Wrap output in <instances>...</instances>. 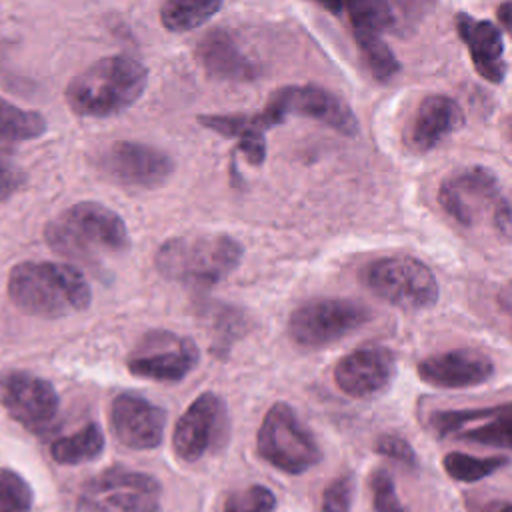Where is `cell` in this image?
Segmentation results:
<instances>
[{
    "label": "cell",
    "instance_id": "6da1fadb",
    "mask_svg": "<svg viewBox=\"0 0 512 512\" xmlns=\"http://www.w3.org/2000/svg\"><path fill=\"white\" fill-rule=\"evenodd\" d=\"M8 296L30 316L62 318L86 310L92 290L82 272L70 264L26 260L10 270Z\"/></svg>",
    "mask_w": 512,
    "mask_h": 512
},
{
    "label": "cell",
    "instance_id": "7a4b0ae2",
    "mask_svg": "<svg viewBox=\"0 0 512 512\" xmlns=\"http://www.w3.org/2000/svg\"><path fill=\"white\" fill-rule=\"evenodd\" d=\"M148 70L132 56H106L76 74L66 86V102L78 116L106 118L132 106L144 92Z\"/></svg>",
    "mask_w": 512,
    "mask_h": 512
},
{
    "label": "cell",
    "instance_id": "3957f363",
    "mask_svg": "<svg viewBox=\"0 0 512 512\" xmlns=\"http://www.w3.org/2000/svg\"><path fill=\"white\" fill-rule=\"evenodd\" d=\"M44 238L54 252L82 262L120 254L130 246L124 220L100 202H78L66 208L46 224Z\"/></svg>",
    "mask_w": 512,
    "mask_h": 512
},
{
    "label": "cell",
    "instance_id": "277c9868",
    "mask_svg": "<svg viewBox=\"0 0 512 512\" xmlns=\"http://www.w3.org/2000/svg\"><path fill=\"white\" fill-rule=\"evenodd\" d=\"M242 258V246L228 234H186L168 238L154 256L158 272L188 286H214Z\"/></svg>",
    "mask_w": 512,
    "mask_h": 512
},
{
    "label": "cell",
    "instance_id": "5b68a950",
    "mask_svg": "<svg viewBox=\"0 0 512 512\" xmlns=\"http://www.w3.org/2000/svg\"><path fill=\"white\" fill-rule=\"evenodd\" d=\"M256 448L270 466L294 476L304 474L322 458L314 434L286 402H276L268 408L256 436Z\"/></svg>",
    "mask_w": 512,
    "mask_h": 512
},
{
    "label": "cell",
    "instance_id": "8992f818",
    "mask_svg": "<svg viewBox=\"0 0 512 512\" xmlns=\"http://www.w3.org/2000/svg\"><path fill=\"white\" fill-rule=\"evenodd\" d=\"M360 278L372 294L402 310L430 308L440 294L434 272L410 256L372 260L362 268Z\"/></svg>",
    "mask_w": 512,
    "mask_h": 512
},
{
    "label": "cell",
    "instance_id": "52a82bcc",
    "mask_svg": "<svg viewBox=\"0 0 512 512\" xmlns=\"http://www.w3.org/2000/svg\"><path fill=\"white\" fill-rule=\"evenodd\" d=\"M160 484L144 472L106 468L84 482L78 496L80 512H160Z\"/></svg>",
    "mask_w": 512,
    "mask_h": 512
},
{
    "label": "cell",
    "instance_id": "ba28073f",
    "mask_svg": "<svg viewBox=\"0 0 512 512\" xmlns=\"http://www.w3.org/2000/svg\"><path fill=\"white\" fill-rule=\"evenodd\" d=\"M370 318L372 312L362 302L350 298L310 300L290 314L288 336L296 346L314 350L362 328Z\"/></svg>",
    "mask_w": 512,
    "mask_h": 512
},
{
    "label": "cell",
    "instance_id": "9c48e42d",
    "mask_svg": "<svg viewBox=\"0 0 512 512\" xmlns=\"http://www.w3.org/2000/svg\"><path fill=\"white\" fill-rule=\"evenodd\" d=\"M288 114L324 122L344 136H354L358 132V120L350 106L334 92L314 84L282 86L270 94L266 106L258 112L266 128L282 124Z\"/></svg>",
    "mask_w": 512,
    "mask_h": 512
},
{
    "label": "cell",
    "instance_id": "30bf717a",
    "mask_svg": "<svg viewBox=\"0 0 512 512\" xmlns=\"http://www.w3.org/2000/svg\"><path fill=\"white\" fill-rule=\"evenodd\" d=\"M200 362V350L188 336L152 330L144 334L126 358L132 376L152 382H180Z\"/></svg>",
    "mask_w": 512,
    "mask_h": 512
},
{
    "label": "cell",
    "instance_id": "8fae6325",
    "mask_svg": "<svg viewBox=\"0 0 512 512\" xmlns=\"http://www.w3.org/2000/svg\"><path fill=\"white\" fill-rule=\"evenodd\" d=\"M98 170L126 188H158L174 172V160L160 148L118 140L100 152Z\"/></svg>",
    "mask_w": 512,
    "mask_h": 512
},
{
    "label": "cell",
    "instance_id": "7c38bea8",
    "mask_svg": "<svg viewBox=\"0 0 512 512\" xmlns=\"http://www.w3.org/2000/svg\"><path fill=\"white\" fill-rule=\"evenodd\" d=\"M58 404V394L48 380L24 370L0 372V406L26 430L44 432L54 422Z\"/></svg>",
    "mask_w": 512,
    "mask_h": 512
},
{
    "label": "cell",
    "instance_id": "4fadbf2b",
    "mask_svg": "<svg viewBox=\"0 0 512 512\" xmlns=\"http://www.w3.org/2000/svg\"><path fill=\"white\" fill-rule=\"evenodd\" d=\"M226 430L228 412L224 400L214 392H202L182 412L174 426V454L184 462H196L222 442Z\"/></svg>",
    "mask_w": 512,
    "mask_h": 512
},
{
    "label": "cell",
    "instance_id": "5bb4252c",
    "mask_svg": "<svg viewBox=\"0 0 512 512\" xmlns=\"http://www.w3.org/2000/svg\"><path fill=\"white\" fill-rule=\"evenodd\" d=\"M502 198L498 176L486 166H468L448 176L438 190V202L462 226H472L488 204Z\"/></svg>",
    "mask_w": 512,
    "mask_h": 512
},
{
    "label": "cell",
    "instance_id": "9a60e30c",
    "mask_svg": "<svg viewBox=\"0 0 512 512\" xmlns=\"http://www.w3.org/2000/svg\"><path fill=\"white\" fill-rule=\"evenodd\" d=\"M396 376V356L384 346H360L334 366L336 386L352 398H372L390 388Z\"/></svg>",
    "mask_w": 512,
    "mask_h": 512
},
{
    "label": "cell",
    "instance_id": "2e32d148",
    "mask_svg": "<svg viewBox=\"0 0 512 512\" xmlns=\"http://www.w3.org/2000/svg\"><path fill=\"white\" fill-rule=\"evenodd\" d=\"M166 412L148 398L122 392L110 404V428L120 444L132 450H152L164 438Z\"/></svg>",
    "mask_w": 512,
    "mask_h": 512
},
{
    "label": "cell",
    "instance_id": "e0dca14e",
    "mask_svg": "<svg viewBox=\"0 0 512 512\" xmlns=\"http://www.w3.org/2000/svg\"><path fill=\"white\" fill-rule=\"evenodd\" d=\"M494 362L474 348H456L422 358L416 366L418 378L434 388H472L494 376Z\"/></svg>",
    "mask_w": 512,
    "mask_h": 512
},
{
    "label": "cell",
    "instance_id": "ac0fdd59",
    "mask_svg": "<svg viewBox=\"0 0 512 512\" xmlns=\"http://www.w3.org/2000/svg\"><path fill=\"white\" fill-rule=\"evenodd\" d=\"M464 124V112L456 100L444 94L424 96L406 124L404 140L412 152L424 154Z\"/></svg>",
    "mask_w": 512,
    "mask_h": 512
},
{
    "label": "cell",
    "instance_id": "d6986e66",
    "mask_svg": "<svg viewBox=\"0 0 512 512\" xmlns=\"http://www.w3.org/2000/svg\"><path fill=\"white\" fill-rule=\"evenodd\" d=\"M458 38L468 46L474 70L488 82L500 84L508 74L504 58V38L490 20H478L468 12L456 14Z\"/></svg>",
    "mask_w": 512,
    "mask_h": 512
},
{
    "label": "cell",
    "instance_id": "ffe728a7",
    "mask_svg": "<svg viewBox=\"0 0 512 512\" xmlns=\"http://www.w3.org/2000/svg\"><path fill=\"white\" fill-rule=\"evenodd\" d=\"M196 58L212 78L250 82L260 74L258 64L240 50L236 38L224 28H212L198 40Z\"/></svg>",
    "mask_w": 512,
    "mask_h": 512
},
{
    "label": "cell",
    "instance_id": "44dd1931",
    "mask_svg": "<svg viewBox=\"0 0 512 512\" xmlns=\"http://www.w3.org/2000/svg\"><path fill=\"white\" fill-rule=\"evenodd\" d=\"M104 450V432L96 422L86 424L70 436H62L52 442L50 454L58 464L74 466L96 460Z\"/></svg>",
    "mask_w": 512,
    "mask_h": 512
},
{
    "label": "cell",
    "instance_id": "7402d4cb",
    "mask_svg": "<svg viewBox=\"0 0 512 512\" xmlns=\"http://www.w3.org/2000/svg\"><path fill=\"white\" fill-rule=\"evenodd\" d=\"M220 8L222 2L170 0L160 6V22L170 32H188L206 24Z\"/></svg>",
    "mask_w": 512,
    "mask_h": 512
},
{
    "label": "cell",
    "instance_id": "603a6c76",
    "mask_svg": "<svg viewBox=\"0 0 512 512\" xmlns=\"http://www.w3.org/2000/svg\"><path fill=\"white\" fill-rule=\"evenodd\" d=\"M46 132V120L34 110H24L0 96V140H34Z\"/></svg>",
    "mask_w": 512,
    "mask_h": 512
},
{
    "label": "cell",
    "instance_id": "cb8c5ba5",
    "mask_svg": "<svg viewBox=\"0 0 512 512\" xmlns=\"http://www.w3.org/2000/svg\"><path fill=\"white\" fill-rule=\"evenodd\" d=\"M360 56L378 82H388L400 72V62L388 44L374 32H354Z\"/></svg>",
    "mask_w": 512,
    "mask_h": 512
},
{
    "label": "cell",
    "instance_id": "d4e9b609",
    "mask_svg": "<svg viewBox=\"0 0 512 512\" xmlns=\"http://www.w3.org/2000/svg\"><path fill=\"white\" fill-rule=\"evenodd\" d=\"M444 472L458 482H478L482 478L492 476L500 468L508 466V456H488L478 458L464 452H448L442 458Z\"/></svg>",
    "mask_w": 512,
    "mask_h": 512
},
{
    "label": "cell",
    "instance_id": "484cf974",
    "mask_svg": "<svg viewBox=\"0 0 512 512\" xmlns=\"http://www.w3.org/2000/svg\"><path fill=\"white\" fill-rule=\"evenodd\" d=\"M332 10H344L350 18V24L354 32H374L380 34L382 30L390 28L394 24V14L390 4L386 2H350V4H338L328 6Z\"/></svg>",
    "mask_w": 512,
    "mask_h": 512
},
{
    "label": "cell",
    "instance_id": "4316f807",
    "mask_svg": "<svg viewBox=\"0 0 512 512\" xmlns=\"http://www.w3.org/2000/svg\"><path fill=\"white\" fill-rule=\"evenodd\" d=\"M510 424V404H502L498 414L482 420L478 426L462 430L454 438L496 448H510Z\"/></svg>",
    "mask_w": 512,
    "mask_h": 512
},
{
    "label": "cell",
    "instance_id": "83f0119b",
    "mask_svg": "<svg viewBox=\"0 0 512 512\" xmlns=\"http://www.w3.org/2000/svg\"><path fill=\"white\" fill-rule=\"evenodd\" d=\"M502 406L490 408H470V410H440L430 416V426L436 430L438 436H456L466 430L470 424H478L494 414H498Z\"/></svg>",
    "mask_w": 512,
    "mask_h": 512
},
{
    "label": "cell",
    "instance_id": "f1b7e54d",
    "mask_svg": "<svg viewBox=\"0 0 512 512\" xmlns=\"http://www.w3.org/2000/svg\"><path fill=\"white\" fill-rule=\"evenodd\" d=\"M32 502L30 484L18 472L0 468V512H30Z\"/></svg>",
    "mask_w": 512,
    "mask_h": 512
},
{
    "label": "cell",
    "instance_id": "f546056e",
    "mask_svg": "<svg viewBox=\"0 0 512 512\" xmlns=\"http://www.w3.org/2000/svg\"><path fill=\"white\" fill-rule=\"evenodd\" d=\"M276 510V496L270 488L262 484H252L244 490L232 492L222 512H274Z\"/></svg>",
    "mask_w": 512,
    "mask_h": 512
},
{
    "label": "cell",
    "instance_id": "4dcf8cb0",
    "mask_svg": "<svg viewBox=\"0 0 512 512\" xmlns=\"http://www.w3.org/2000/svg\"><path fill=\"white\" fill-rule=\"evenodd\" d=\"M370 490H372L374 512H404V508L396 496L394 480L388 470L376 468L370 474Z\"/></svg>",
    "mask_w": 512,
    "mask_h": 512
},
{
    "label": "cell",
    "instance_id": "1f68e13d",
    "mask_svg": "<svg viewBox=\"0 0 512 512\" xmlns=\"http://www.w3.org/2000/svg\"><path fill=\"white\" fill-rule=\"evenodd\" d=\"M352 488L354 482L348 474L330 480L322 492V512H350Z\"/></svg>",
    "mask_w": 512,
    "mask_h": 512
},
{
    "label": "cell",
    "instance_id": "d6a6232c",
    "mask_svg": "<svg viewBox=\"0 0 512 512\" xmlns=\"http://www.w3.org/2000/svg\"><path fill=\"white\" fill-rule=\"evenodd\" d=\"M374 450L382 456H388L400 464H406V466H416V454L412 450V446L396 436V434H382L378 436L376 444H374Z\"/></svg>",
    "mask_w": 512,
    "mask_h": 512
},
{
    "label": "cell",
    "instance_id": "836d02e7",
    "mask_svg": "<svg viewBox=\"0 0 512 512\" xmlns=\"http://www.w3.org/2000/svg\"><path fill=\"white\" fill-rule=\"evenodd\" d=\"M238 148L240 152L246 156V160L252 166H260L266 158V138H264V130H248L246 134H242L238 138Z\"/></svg>",
    "mask_w": 512,
    "mask_h": 512
},
{
    "label": "cell",
    "instance_id": "e575fe53",
    "mask_svg": "<svg viewBox=\"0 0 512 512\" xmlns=\"http://www.w3.org/2000/svg\"><path fill=\"white\" fill-rule=\"evenodd\" d=\"M24 184V172L8 160L6 154H0V202L8 200Z\"/></svg>",
    "mask_w": 512,
    "mask_h": 512
},
{
    "label": "cell",
    "instance_id": "d590c367",
    "mask_svg": "<svg viewBox=\"0 0 512 512\" xmlns=\"http://www.w3.org/2000/svg\"><path fill=\"white\" fill-rule=\"evenodd\" d=\"M492 222H494V228L496 232L504 238V240H510V232H512V220H510V202L506 196H502L496 206L492 208Z\"/></svg>",
    "mask_w": 512,
    "mask_h": 512
},
{
    "label": "cell",
    "instance_id": "8d00e7d4",
    "mask_svg": "<svg viewBox=\"0 0 512 512\" xmlns=\"http://www.w3.org/2000/svg\"><path fill=\"white\" fill-rule=\"evenodd\" d=\"M498 20L504 24L506 30H510V4H502L500 10H498Z\"/></svg>",
    "mask_w": 512,
    "mask_h": 512
},
{
    "label": "cell",
    "instance_id": "74e56055",
    "mask_svg": "<svg viewBox=\"0 0 512 512\" xmlns=\"http://www.w3.org/2000/svg\"><path fill=\"white\" fill-rule=\"evenodd\" d=\"M486 512H512V506H510V502H498L496 506H492L490 510H486Z\"/></svg>",
    "mask_w": 512,
    "mask_h": 512
}]
</instances>
